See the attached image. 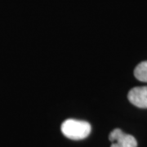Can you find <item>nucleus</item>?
Wrapping results in <instances>:
<instances>
[{
    "mask_svg": "<svg viewBox=\"0 0 147 147\" xmlns=\"http://www.w3.org/2000/svg\"><path fill=\"white\" fill-rule=\"evenodd\" d=\"M61 129L65 137L79 141L89 136L92 127L89 123L86 121L69 119L62 123Z\"/></svg>",
    "mask_w": 147,
    "mask_h": 147,
    "instance_id": "f257e3e1",
    "label": "nucleus"
},
{
    "mask_svg": "<svg viewBox=\"0 0 147 147\" xmlns=\"http://www.w3.org/2000/svg\"><path fill=\"white\" fill-rule=\"evenodd\" d=\"M109 140L112 142L110 147H137L136 138L119 128H115L110 132Z\"/></svg>",
    "mask_w": 147,
    "mask_h": 147,
    "instance_id": "f03ea898",
    "label": "nucleus"
},
{
    "mask_svg": "<svg viewBox=\"0 0 147 147\" xmlns=\"http://www.w3.org/2000/svg\"><path fill=\"white\" fill-rule=\"evenodd\" d=\"M127 98L132 105L139 108H147V86L131 88Z\"/></svg>",
    "mask_w": 147,
    "mask_h": 147,
    "instance_id": "7ed1b4c3",
    "label": "nucleus"
},
{
    "mask_svg": "<svg viewBox=\"0 0 147 147\" xmlns=\"http://www.w3.org/2000/svg\"><path fill=\"white\" fill-rule=\"evenodd\" d=\"M134 75L138 80L147 83V61L137 65L134 69Z\"/></svg>",
    "mask_w": 147,
    "mask_h": 147,
    "instance_id": "20e7f679",
    "label": "nucleus"
}]
</instances>
